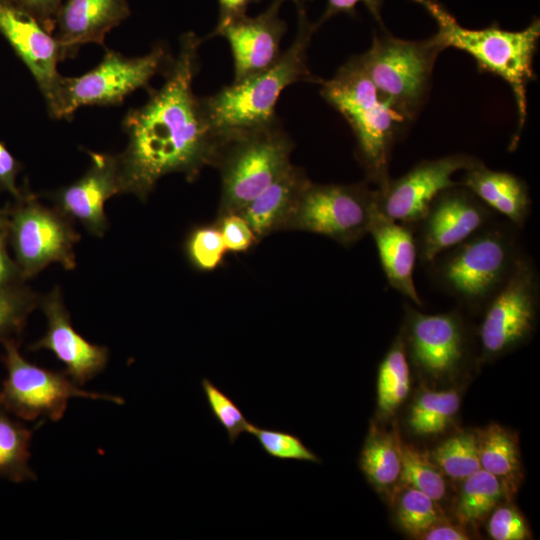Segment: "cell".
<instances>
[{
    "instance_id": "1",
    "label": "cell",
    "mask_w": 540,
    "mask_h": 540,
    "mask_svg": "<svg viewBox=\"0 0 540 540\" xmlns=\"http://www.w3.org/2000/svg\"><path fill=\"white\" fill-rule=\"evenodd\" d=\"M203 41L193 32L183 34L163 85L125 115L128 142L116 154L121 194L145 201L162 177L180 173L192 182L204 167L213 166L220 140L193 91Z\"/></svg>"
},
{
    "instance_id": "2",
    "label": "cell",
    "mask_w": 540,
    "mask_h": 540,
    "mask_svg": "<svg viewBox=\"0 0 540 540\" xmlns=\"http://www.w3.org/2000/svg\"><path fill=\"white\" fill-rule=\"evenodd\" d=\"M295 3L298 6L297 33L279 60L254 76L232 82L213 95L201 98L205 115L219 140L278 120L276 104L286 87L297 82H322L311 73L307 63V50L319 24L309 21L299 0Z\"/></svg>"
},
{
    "instance_id": "3",
    "label": "cell",
    "mask_w": 540,
    "mask_h": 540,
    "mask_svg": "<svg viewBox=\"0 0 540 540\" xmlns=\"http://www.w3.org/2000/svg\"><path fill=\"white\" fill-rule=\"evenodd\" d=\"M520 229L492 220L425 265L432 283L471 311H483L524 251Z\"/></svg>"
},
{
    "instance_id": "4",
    "label": "cell",
    "mask_w": 540,
    "mask_h": 540,
    "mask_svg": "<svg viewBox=\"0 0 540 540\" xmlns=\"http://www.w3.org/2000/svg\"><path fill=\"white\" fill-rule=\"evenodd\" d=\"M321 95L350 125L356 156L366 181L375 188L390 180L392 149L406 120L374 86L357 56L342 65L329 80H322Z\"/></svg>"
},
{
    "instance_id": "5",
    "label": "cell",
    "mask_w": 540,
    "mask_h": 540,
    "mask_svg": "<svg viewBox=\"0 0 540 540\" xmlns=\"http://www.w3.org/2000/svg\"><path fill=\"white\" fill-rule=\"evenodd\" d=\"M421 4L438 25L436 39L446 49L454 47L472 56L482 70L502 78L511 88L517 107L518 128L511 141L515 148L526 119L527 86L534 79L533 59L540 37V22L534 20L521 31L497 27L471 30L434 0H414Z\"/></svg>"
},
{
    "instance_id": "6",
    "label": "cell",
    "mask_w": 540,
    "mask_h": 540,
    "mask_svg": "<svg viewBox=\"0 0 540 540\" xmlns=\"http://www.w3.org/2000/svg\"><path fill=\"white\" fill-rule=\"evenodd\" d=\"M294 142L278 120L220 140L215 162L221 178L218 215L238 213L290 165Z\"/></svg>"
},
{
    "instance_id": "7",
    "label": "cell",
    "mask_w": 540,
    "mask_h": 540,
    "mask_svg": "<svg viewBox=\"0 0 540 540\" xmlns=\"http://www.w3.org/2000/svg\"><path fill=\"white\" fill-rule=\"evenodd\" d=\"M172 59L161 43L137 57L106 50L101 62L88 72L59 77L45 99L49 114L56 119H70L83 106L119 105L135 90L148 89L150 80L158 73L164 74Z\"/></svg>"
},
{
    "instance_id": "8",
    "label": "cell",
    "mask_w": 540,
    "mask_h": 540,
    "mask_svg": "<svg viewBox=\"0 0 540 540\" xmlns=\"http://www.w3.org/2000/svg\"><path fill=\"white\" fill-rule=\"evenodd\" d=\"M8 215V243L26 281L52 263L65 270L76 267L74 246L80 240L74 222L39 201L24 184L23 196L5 206Z\"/></svg>"
},
{
    "instance_id": "9",
    "label": "cell",
    "mask_w": 540,
    "mask_h": 540,
    "mask_svg": "<svg viewBox=\"0 0 540 540\" xmlns=\"http://www.w3.org/2000/svg\"><path fill=\"white\" fill-rule=\"evenodd\" d=\"M443 50L435 36L409 41L375 35L371 47L357 57L377 90L409 120L424 101L434 63Z\"/></svg>"
},
{
    "instance_id": "10",
    "label": "cell",
    "mask_w": 540,
    "mask_h": 540,
    "mask_svg": "<svg viewBox=\"0 0 540 540\" xmlns=\"http://www.w3.org/2000/svg\"><path fill=\"white\" fill-rule=\"evenodd\" d=\"M1 344L6 378L0 388V408L17 418L58 421L75 397L124 403L119 396L81 389L65 372L30 363L20 353L18 339H6Z\"/></svg>"
},
{
    "instance_id": "11",
    "label": "cell",
    "mask_w": 540,
    "mask_h": 540,
    "mask_svg": "<svg viewBox=\"0 0 540 540\" xmlns=\"http://www.w3.org/2000/svg\"><path fill=\"white\" fill-rule=\"evenodd\" d=\"M375 188L353 184H316L303 191L286 230L323 235L349 247L369 233Z\"/></svg>"
},
{
    "instance_id": "12",
    "label": "cell",
    "mask_w": 540,
    "mask_h": 540,
    "mask_svg": "<svg viewBox=\"0 0 540 540\" xmlns=\"http://www.w3.org/2000/svg\"><path fill=\"white\" fill-rule=\"evenodd\" d=\"M539 297L538 269L534 260L523 253L482 311L478 338L485 358L504 354L529 338L536 325Z\"/></svg>"
},
{
    "instance_id": "13",
    "label": "cell",
    "mask_w": 540,
    "mask_h": 540,
    "mask_svg": "<svg viewBox=\"0 0 540 540\" xmlns=\"http://www.w3.org/2000/svg\"><path fill=\"white\" fill-rule=\"evenodd\" d=\"M495 212L457 184L438 193L415 224L418 261L427 265L494 220Z\"/></svg>"
},
{
    "instance_id": "14",
    "label": "cell",
    "mask_w": 540,
    "mask_h": 540,
    "mask_svg": "<svg viewBox=\"0 0 540 540\" xmlns=\"http://www.w3.org/2000/svg\"><path fill=\"white\" fill-rule=\"evenodd\" d=\"M481 163L463 153L423 160L401 177L390 178L384 187L375 188L376 207L386 217L414 227L438 193L458 184L452 179L454 173Z\"/></svg>"
},
{
    "instance_id": "15",
    "label": "cell",
    "mask_w": 540,
    "mask_h": 540,
    "mask_svg": "<svg viewBox=\"0 0 540 540\" xmlns=\"http://www.w3.org/2000/svg\"><path fill=\"white\" fill-rule=\"evenodd\" d=\"M405 325L401 332L406 354L422 372L441 378L452 375L464 364L468 338L458 310L425 314L405 304Z\"/></svg>"
},
{
    "instance_id": "16",
    "label": "cell",
    "mask_w": 540,
    "mask_h": 540,
    "mask_svg": "<svg viewBox=\"0 0 540 540\" xmlns=\"http://www.w3.org/2000/svg\"><path fill=\"white\" fill-rule=\"evenodd\" d=\"M39 307L47 319V329L28 349L52 352L64 364V372L78 386L100 374L108 363L109 349L89 342L75 330L61 288L55 286L41 296Z\"/></svg>"
},
{
    "instance_id": "17",
    "label": "cell",
    "mask_w": 540,
    "mask_h": 540,
    "mask_svg": "<svg viewBox=\"0 0 540 540\" xmlns=\"http://www.w3.org/2000/svg\"><path fill=\"white\" fill-rule=\"evenodd\" d=\"M90 165L69 185L49 194L53 206L80 223L88 233L101 238L109 228L104 207L114 195L121 194L116 154L87 151Z\"/></svg>"
},
{
    "instance_id": "18",
    "label": "cell",
    "mask_w": 540,
    "mask_h": 540,
    "mask_svg": "<svg viewBox=\"0 0 540 540\" xmlns=\"http://www.w3.org/2000/svg\"><path fill=\"white\" fill-rule=\"evenodd\" d=\"M286 0H273L256 17L247 15L215 27L209 37H224L231 48L234 63L233 83L241 82L272 67L281 57V41L287 31L280 18Z\"/></svg>"
},
{
    "instance_id": "19",
    "label": "cell",
    "mask_w": 540,
    "mask_h": 540,
    "mask_svg": "<svg viewBox=\"0 0 540 540\" xmlns=\"http://www.w3.org/2000/svg\"><path fill=\"white\" fill-rule=\"evenodd\" d=\"M0 34L30 71L46 99L61 76L57 71L60 49L53 33L13 0H0Z\"/></svg>"
},
{
    "instance_id": "20",
    "label": "cell",
    "mask_w": 540,
    "mask_h": 540,
    "mask_svg": "<svg viewBox=\"0 0 540 540\" xmlns=\"http://www.w3.org/2000/svg\"><path fill=\"white\" fill-rule=\"evenodd\" d=\"M131 14L128 0H67L55 20L53 35L61 61L75 57L83 45L104 46L106 35Z\"/></svg>"
},
{
    "instance_id": "21",
    "label": "cell",
    "mask_w": 540,
    "mask_h": 540,
    "mask_svg": "<svg viewBox=\"0 0 540 540\" xmlns=\"http://www.w3.org/2000/svg\"><path fill=\"white\" fill-rule=\"evenodd\" d=\"M368 234L375 243L383 273L390 287L421 307L423 302L413 280V272L418 261L413 227L386 217L377 209L375 203Z\"/></svg>"
},
{
    "instance_id": "22",
    "label": "cell",
    "mask_w": 540,
    "mask_h": 540,
    "mask_svg": "<svg viewBox=\"0 0 540 540\" xmlns=\"http://www.w3.org/2000/svg\"><path fill=\"white\" fill-rule=\"evenodd\" d=\"M310 182L302 168L291 164L238 212L251 227L257 243L274 232L286 230L299 199Z\"/></svg>"
},
{
    "instance_id": "23",
    "label": "cell",
    "mask_w": 540,
    "mask_h": 540,
    "mask_svg": "<svg viewBox=\"0 0 540 540\" xmlns=\"http://www.w3.org/2000/svg\"><path fill=\"white\" fill-rule=\"evenodd\" d=\"M457 183L518 229L525 226L531 212V198L526 182L518 176L491 170L481 163L465 170Z\"/></svg>"
},
{
    "instance_id": "24",
    "label": "cell",
    "mask_w": 540,
    "mask_h": 540,
    "mask_svg": "<svg viewBox=\"0 0 540 540\" xmlns=\"http://www.w3.org/2000/svg\"><path fill=\"white\" fill-rule=\"evenodd\" d=\"M481 469L497 477L512 492L520 478V459L514 436L498 424L476 433Z\"/></svg>"
},
{
    "instance_id": "25",
    "label": "cell",
    "mask_w": 540,
    "mask_h": 540,
    "mask_svg": "<svg viewBox=\"0 0 540 540\" xmlns=\"http://www.w3.org/2000/svg\"><path fill=\"white\" fill-rule=\"evenodd\" d=\"M359 465L367 480L379 491L400 479L402 455L392 434L373 428L360 453Z\"/></svg>"
},
{
    "instance_id": "26",
    "label": "cell",
    "mask_w": 540,
    "mask_h": 540,
    "mask_svg": "<svg viewBox=\"0 0 540 540\" xmlns=\"http://www.w3.org/2000/svg\"><path fill=\"white\" fill-rule=\"evenodd\" d=\"M33 430L0 408V478L15 483L34 481L29 465Z\"/></svg>"
},
{
    "instance_id": "27",
    "label": "cell",
    "mask_w": 540,
    "mask_h": 540,
    "mask_svg": "<svg viewBox=\"0 0 540 540\" xmlns=\"http://www.w3.org/2000/svg\"><path fill=\"white\" fill-rule=\"evenodd\" d=\"M410 371L403 337L396 338L378 368L377 405L383 415L393 413L409 392Z\"/></svg>"
},
{
    "instance_id": "28",
    "label": "cell",
    "mask_w": 540,
    "mask_h": 540,
    "mask_svg": "<svg viewBox=\"0 0 540 540\" xmlns=\"http://www.w3.org/2000/svg\"><path fill=\"white\" fill-rule=\"evenodd\" d=\"M463 480L455 508V514L463 524L482 520L508 492L497 477L482 469Z\"/></svg>"
},
{
    "instance_id": "29",
    "label": "cell",
    "mask_w": 540,
    "mask_h": 540,
    "mask_svg": "<svg viewBox=\"0 0 540 540\" xmlns=\"http://www.w3.org/2000/svg\"><path fill=\"white\" fill-rule=\"evenodd\" d=\"M459 406L460 397L456 390L422 392L411 406L409 426L417 435L442 433Z\"/></svg>"
},
{
    "instance_id": "30",
    "label": "cell",
    "mask_w": 540,
    "mask_h": 540,
    "mask_svg": "<svg viewBox=\"0 0 540 540\" xmlns=\"http://www.w3.org/2000/svg\"><path fill=\"white\" fill-rule=\"evenodd\" d=\"M431 459L443 474L465 479L481 469L476 433L462 432L446 439L431 452Z\"/></svg>"
},
{
    "instance_id": "31",
    "label": "cell",
    "mask_w": 540,
    "mask_h": 540,
    "mask_svg": "<svg viewBox=\"0 0 540 540\" xmlns=\"http://www.w3.org/2000/svg\"><path fill=\"white\" fill-rule=\"evenodd\" d=\"M41 296L25 282L0 292V343L18 339L30 313L39 307Z\"/></svg>"
},
{
    "instance_id": "32",
    "label": "cell",
    "mask_w": 540,
    "mask_h": 540,
    "mask_svg": "<svg viewBox=\"0 0 540 540\" xmlns=\"http://www.w3.org/2000/svg\"><path fill=\"white\" fill-rule=\"evenodd\" d=\"M184 252L193 268L209 272L223 263L228 250L214 222L192 228L185 239Z\"/></svg>"
},
{
    "instance_id": "33",
    "label": "cell",
    "mask_w": 540,
    "mask_h": 540,
    "mask_svg": "<svg viewBox=\"0 0 540 540\" xmlns=\"http://www.w3.org/2000/svg\"><path fill=\"white\" fill-rule=\"evenodd\" d=\"M401 455L402 482L436 502L442 500L446 493V484L440 469L426 455L410 446L402 448Z\"/></svg>"
},
{
    "instance_id": "34",
    "label": "cell",
    "mask_w": 540,
    "mask_h": 540,
    "mask_svg": "<svg viewBox=\"0 0 540 540\" xmlns=\"http://www.w3.org/2000/svg\"><path fill=\"white\" fill-rule=\"evenodd\" d=\"M397 518L408 534L420 537L441 523L443 514L435 500L409 487L400 497Z\"/></svg>"
},
{
    "instance_id": "35",
    "label": "cell",
    "mask_w": 540,
    "mask_h": 540,
    "mask_svg": "<svg viewBox=\"0 0 540 540\" xmlns=\"http://www.w3.org/2000/svg\"><path fill=\"white\" fill-rule=\"evenodd\" d=\"M247 433L253 435L270 457L280 460H297L319 463V457L295 434L260 428L250 423Z\"/></svg>"
},
{
    "instance_id": "36",
    "label": "cell",
    "mask_w": 540,
    "mask_h": 540,
    "mask_svg": "<svg viewBox=\"0 0 540 540\" xmlns=\"http://www.w3.org/2000/svg\"><path fill=\"white\" fill-rule=\"evenodd\" d=\"M201 386L212 414L224 427L230 442L233 443L242 433L247 432L251 422L245 418L232 398L209 379L203 378Z\"/></svg>"
},
{
    "instance_id": "37",
    "label": "cell",
    "mask_w": 540,
    "mask_h": 540,
    "mask_svg": "<svg viewBox=\"0 0 540 540\" xmlns=\"http://www.w3.org/2000/svg\"><path fill=\"white\" fill-rule=\"evenodd\" d=\"M487 528L489 535L495 540H523L530 535L525 519L511 506L495 509Z\"/></svg>"
},
{
    "instance_id": "38",
    "label": "cell",
    "mask_w": 540,
    "mask_h": 540,
    "mask_svg": "<svg viewBox=\"0 0 540 540\" xmlns=\"http://www.w3.org/2000/svg\"><path fill=\"white\" fill-rule=\"evenodd\" d=\"M224 243L228 251L246 252L257 244L256 237L239 213H229L216 218Z\"/></svg>"
},
{
    "instance_id": "39",
    "label": "cell",
    "mask_w": 540,
    "mask_h": 540,
    "mask_svg": "<svg viewBox=\"0 0 540 540\" xmlns=\"http://www.w3.org/2000/svg\"><path fill=\"white\" fill-rule=\"evenodd\" d=\"M8 246V215L4 207V212L0 216V292L25 282L16 261L9 254Z\"/></svg>"
},
{
    "instance_id": "40",
    "label": "cell",
    "mask_w": 540,
    "mask_h": 540,
    "mask_svg": "<svg viewBox=\"0 0 540 540\" xmlns=\"http://www.w3.org/2000/svg\"><path fill=\"white\" fill-rule=\"evenodd\" d=\"M21 169V163L0 141V190L10 194L13 200L20 199L24 193V186L17 185V175Z\"/></svg>"
},
{
    "instance_id": "41",
    "label": "cell",
    "mask_w": 540,
    "mask_h": 540,
    "mask_svg": "<svg viewBox=\"0 0 540 540\" xmlns=\"http://www.w3.org/2000/svg\"><path fill=\"white\" fill-rule=\"evenodd\" d=\"M13 2L53 33L56 16L64 0H13Z\"/></svg>"
},
{
    "instance_id": "42",
    "label": "cell",
    "mask_w": 540,
    "mask_h": 540,
    "mask_svg": "<svg viewBox=\"0 0 540 540\" xmlns=\"http://www.w3.org/2000/svg\"><path fill=\"white\" fill-rule=\"evenodd\" d=\"M364 3L367 8L370 10V12L374 15V17L377 19V21L381 22L380 12H379V0H328L327 9L325 11L324 16L322 17L321 21L318 23L325 21L329 17L333 16L337 13H352L354 11L355 6L358 3Z\"/></svg>"
},
{
    "instance_id": "43",
    "label": "cell",
    "mask_w": 540,
    "mask_h": 540,
    "mask_svg": "<svg viewBox=\"0 0 540 540\" xmlns=\"http://www.w3.org/2000/svg\"><path fill=\"white\" fill-rule=\"evenodd\" d=\"M219 6V18L216 27H221L228 22L246 15L250 4L259 0H217Z\"/></svg>"
},
{
    "instance_id": "44",
    "label": "cell",
    "mask_w": 540,
    "mask_h": 540,
    "mask_svg": "<svg viewBox=\"0 0 540 540\" xmlns=\"http://www.w3.org/2000/svg\"><path fill=\"white\" fill-rule=\"evenodd\" d=\"M426 540H466L468 535L461 529L450 524L438 523L430 528L423 536Z\"/></svg>"
},
{
    "instance_id": "45",
    "label": "cell",
    "mask_w": 540,
    "mask_h": 540,
    "mask_svg": "<svg viewBox=\"0 0 540 540\" xmlns=\"http://www.w3.org/2000/svg\"><path fill=\"white\" fill-rule=\"evenodd\" d=\"M3 212H4V207L0 208V216L3 214Z\"/></svg>"
},
{
    "instance_id": "46",
    "label": "cell",
    "mask_w": 540,
    "mask_h": 540,
    "mask_svg": "<svg viewBox=\"0 0 540 540\" xmlns=\"http://www.w3.org/2000/svg\"><path fill=\"white\" fill-rule=\"evenodd\" d=\"M295 1V0H294Z\"/></svg>"
}]
</instances>
